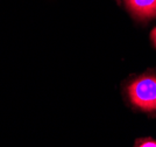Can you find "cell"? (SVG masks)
Returning a JSON list of instances; mask_svg holds the SVG:
<instances>
[{
	"instance_id": "obj_1",
	"label": "cell",
	"mask_w": 156,
	"mask_h": 147,
	"mask_svg": "<svg viewBox=\"0 0 156 147\" xmlns=\"http://www.w3.org/2000/svg\"><path fill=\"white\" fill-rule=\"evenodd\" d=\"M126 97L134 109L156 113V74L147 72L132 79L126 85Z\"/></svg>"
},
{
	"instance_id": "obj_2",
	"label": "cell",
	"mask_w": 156,
	"mask_h": 147,
	"mask_svg": "<svg viewBox=\"0 0 156 147\" xmlns=\"http://www.w3.org/2000/svg\"><path fill=\"white\" fill-rule=\"evenodd\" d=\"M129 11L141 20L156 18V0H126Z\"/></svg>"
},
{
	"instance_id": "obj_3",
	"label": "cell",
	"mask_w": 156,
	"mask_h": 147,
	"mask_svg": "<svg viewBox=\"0 0 156 147\" xmlns=\"http://www.w3.org/2000/svg\"><path fill=\"white\" fill-rule=\"evenodd\" d=\"M133 147H156V139L146 137V138H139L134 142Z\"/></svg>"
},
{
	"instance_id": "obj_4",
	"label": "cell",
	"mask_w": 156,
	"mask_h": 147,
	"mask_svg": "<svg viewBox=\"0 0 156 147\" xmlns=\"http://www.w3.org/2000/svg\"><path fill=\"white\" fill-rule=\"evenodd\" d=\"M150 39H151V43H153V46L156 48V27L151 31V33H150Z\"/></svg>"
}]
</instances>
